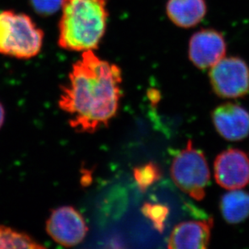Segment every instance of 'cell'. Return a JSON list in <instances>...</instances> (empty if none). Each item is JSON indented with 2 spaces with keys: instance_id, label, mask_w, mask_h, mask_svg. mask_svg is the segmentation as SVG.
I'll list each match as a JSON object with an SVG mask.
<instances>
[{
  "instance_id": "obj_1",
  "label": "cell",
  "mask_w": 249,
  "mask_h": 249,
  "mask_svg": "<svg viewBox=\"0 0 249 249\" xmlns=\"http://www.w3.org/2000/svg\"><path fill=\"white\" fill-rule=\"evenodd\" d=\"M119 66L99 58L93 50L83 52L61 88L58 106L69 115L75 132L94 133L116 115L121 98Z\"/></svg>"
},
{
  "instance_id": "obj_2",
  "label": "cell",
  "mask_w": 249,
  "mask_h": 249,
  "mask_svg": "<svg viewBox=\"0 0 249 249\" xmlns=\"http://www.w3.org/2000/svg\"><path fill=\"white\" fill-rule=\"evenodd\" d=\"M107 0H61L58 45L84 52L98 48L106 32Z\"/></svg>"
},
{
  "instance_id": "obj_3",
  "label": "cell",
  "mask_w": 249,
  "mask_h": 249,
  "mask_svg": "<svg viewBox=\"0 0 249 249\" xmlns=\"http://www.w3.org/2000/svg\"><path fill=\"white\" fill-rule=\"evenodd\" d=\"M44 33L28 15L0 12V53L19 59L36 56L42 48Z\"/></svg>"
},
{
  "instance_id": "obj_4",
  "label": "cell",
  "mask_w": 249,
  "mask_h": 249,
  "mask_svg": "<svg viewBox=\"0 0 249 249\" xmlns=\"http://www.w3.org/2000/svg\"><path fill=\"white\" fill-rule=\"evenodd\" d=\"M170 173L181 191L197 201L204 198L211 178L209 167L204 154L194 148L192 141L175 156Z\"/></svg>"
},
{
  "instance_id": "obj_5",
  "label": "cell",
  "mask_w": 249,
  "mask_h": 249,
  "mask_svg": "<svg viewBox=\"0 0 249 249\" xmlns=\"http://www.w3.org/2000/svg\"><path fill=\"white\" fill-rule=\"evenodd\" d=\"M209 77L218 96L234 99L249 94V67L242 59L224 56L211 68Z\"/></svg>"
},
{
  "instance_id": "obj_6",
  "label": "cell",
  "mask_w": 249,
  "mask_h": 249,
  "mask_svg": "<svg viewBox=\"0 0 249 249\" xmlns=\"http://www.w3.org/2000/svg\"><path fill=\"white\" fill-rule=\"evenodd\" d=\"M46 231L55 242L70 248L83 242L89 228L78 210L71 206H62L51 212L46 222Z\"/></svg>"
},
{
  "instance_id": "obj_7",
  "label": "cell",
  "mask_w": 249,
  "mask_h": 249,
  "mask_svg": "<svg viewBox=\"0 0 249 249\" xmlns=\"http://www.w3.org/2000/svg\"><path fill=\"white\" fill-rule=\"evenodd\" d=\"M214 178L227 190H239L249 183V158L236 148L224 151L214 161Z\"/></svg>"
},
{
  "instance_id": "obj_8",
  "label": "cell",
  "mask_w": 249,
  "mask_h": 249,
  "mask_svg": "<svg viewBox=\"0 0 249 249\" xmlns=\"http://www.w3.org/2000/svg\"><path fill=\"white\" fill-rule=\"evenodd\" d=\"M226 50L225 40L221 33L213 29H203L191 36L189 58L197 68L211 69L225 56Z\"/></svg>"
},
{
  "instance_id": "obj_9",
  "label": "cell",
  "mask_w": 249,
  "mask_h": 249,
  "mask_svg": "<svg viewBox=\"0 0 249 249\" xmlns=\"http://www.w3.org/2000/svg\"><path fill=\"white\" fill-rule=\"evenodd\" d=\"M217 132L228 141H240L249 133V112L237 104H222L212 113Z\"/></svg>"
},
{
  "instance_id": "obj_10",
  "label": "cell",
  "mask_w": 249,
  "mask_h": 249,
  "mask_svg": "<svg viewBox=\"0 0 249 249\" xmlns=\"http://www.w3.org/2000/svg\"><path fill=\"white\" fill-rule=\"evenodd\" d=\"M213 219L179 223L172 231L168 248L174 249H205L208 247L212 235Z\"/></svg>"
},
{
  "instance_id": "obj_11",
  "label": "cell",
  "mask_w": 249,
  "mask_h": 249,
  "mask_svg": "<svg viewBox=\"0 0 249 249\" xmlns=\"http://www.w3.org/2000/svg\"><path fill=\"white\" fill-rule=\"evenodd\" d=\"M167 17L173 24L182 28H193L207 14L205 0H168Z\"/></svg>"
},
{
  "instance_id": "obj_12",
  "label": "cell",
  "mask_w": 249,
  "mask_h": 249,
  "mask_svg": "<svg viewBox=\"0 0 249 249\" xmlns=\"http://www.w3.org/2000/svg\"><path fill=\"white\" fill-rule=\"evenodd\" d=\"M220 210L228 223H241L249 217V194L237 190L225 194L220 202Z\"/></svg>"
},
{
  "instance_id": "obj_13",
  "label": "cell",
  "mask_w": 249,
  "mask_h": 249,
  "mask_svg": "<svg viewBox=\"0 0 249 249\" xmlns=\"http://www.w3.org/2000/svg\"><path fill=\"white\" fill-rule=\"evenodd\" d=\"M44 246L26 233L0 225V249H43Z\"/></svg>"
},
{
  "instance_id": "obj_14",
  "label": "cell",
  "mask_w": 249,
  "mask_h": 249,
  "mask_svg": "<svg viewBox=\"0 0 249 249\" xmlns=\"http://www.w3.org/2000/svg\"><path fill=\"white\" fill-rule=\"evenodd\" d=\"M133 175L140 191L145 192L148 187H150L161 178L162 173L160 167L157 164L148 162L136 167L133 170Z\"/></svg>"
},
{
  "instance_id": "obj_15",
  "label": "cell",
  "mask_w": 249,
  "mask_h": 249,
  "mask_svg": "<svg viewBox=\"0 0 249 249\" xmlns=\"http://www.w3.org/2000/svg\"><path fill=\"white\" fill-rule=\"evenodd\" d=\"M141 212L153 223V227L159 232L165 230V223L169 215V207L160 203L146 202L141 207Z\"/></svg>"
},
{
  "instance_id": "obj_16",
  "label": "cell",
  "mask_w": 249,
  "mask_h": 249,
  "mask_svg": "<svg viewBox=\"0 0 249 249\" xmlns=\"http://www.w3.org/2000/svg\"><path fill=\"white\" fill-rule=\"evenodd\" d=\"M33 7L41 14L50 15L61 7V0H32Z\"/></svg>"
},
{
  "instance_id": "obj_17",
  "label": "cell",
  "mask_w": 249,
  "mask_h": 249,
  "mask_svg": "<svg viewBox=\"0 0 249 249\" xmlns=\"http://www.w3.org/2000/svg\"><path fill=\"white\" fill-rule=\"evenodd\" d=\"M5 120V111L2 104L0 103V128L2 127Z\"/></svg>"
}]
</instances>
